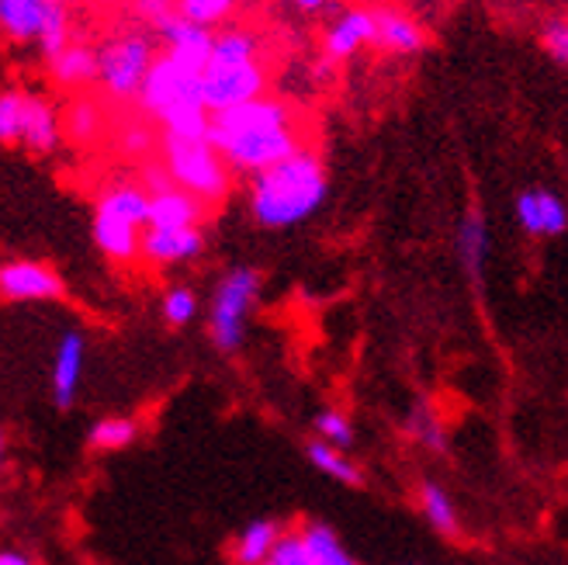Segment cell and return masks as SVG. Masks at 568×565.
Wrapping results in <instances>:
<instances>
[{
  "instance_id": "1",
  "label": "cell",
  "mask_w": 568,
  "mask_h": 565,
  "mask_svg": "<svg viewBox=\"0 0 568 565\" xmlns=\"http://www.w3.org/2000/svg\"><path fill=\"white\" fill-rule=\"evenodd\" d=\"M326 167L316 150H302L264 174H253L246 188L250 215L264 230H288L312 219L326 202Z\"/></svg>"
},
{
  "instance_id": "2",
  "label": "cell",
  "mask_w": 568,
  "mask_h": 565,
  "mask_svg": "<svg viewBox=\"0 0 568 565\" xmlns=\"http://www.w3.org/2000/svg\"><path fill=\"white\" fill-rule=\"evenodd\" d=\"M160 163L170 171L174 184L194 194L205 209L219 205L233 188V171L225 157L212 147V139H160Z\"/></svg>"
},
{
  "instance_id": "3",
  "label": "cell",
  "mask_w": 568,
  "mask_h": 565,
  "mask_svg": "<svg viewBox=\"0 0 568 565\" xmlns=\"http://www.w3.org/2000/svg\"><path fill=\"white\" fill-rule=\"evenodd\" d=\"M101 56V91L111 101H139L142 83H146L153 63H156V49L146 32H115L98 46Z\"/></svg>"
},
{
  "instance_id": "4",
  "label": "cell",
  "mask_w": 568,
  "mask_h": 565,
  "mask_svg": "<svg viewBox=\"0 0 568 565\" xmlns=\"http://www.w3.org/2000/svg\"><path fill=\"white\" fill-rule=\"evenodd\" d=\"M261 295V274L253 268H233L219 278L212 305H209V336L215 351L233 354L243 344L250 309Z\"/></svg>"
},
{
  "instance_id": "5",
  "label": "cell",
  "mask_w": 568,
  "mask_h": 565,
  "mask_svg": "<svg viewBox=\"0 0 568 565\" xmlns=\"http://www.w3.org/2000/svg\"><path fill=\"white\" fill-rule=\"evenodd\" d=\"M284 125H298L295 108L288 101L264 94L257 101H246L240 108H230V111H219V115H212L209 139H212V147L219 150L222 143H230V139H240V135H250V132H264V129H284Z\"/></svg>"
},
{
  "instance_id": "6",
  "label": "cell",
  "mask_w": 568,
  "mask_h": 565,
  "mask_svg": "<svg viewBox=\"0 0 568 565\" xmlns=\"http://www.w3.org/2000/svg\"><path fill=\"white\" fill-rule=\"evenodd\" d=\"M202 91H205V108L212 111V115H219V111H230V108H240L246 101L264 98L267 94V70L261 60L240 63V67L209 63Z\"/></svg>"
},
{
  "instance_id": "7",
  "label": "cell",
  "mask_w": 568,
  "mask_h": 565,
  "mask_svg": "<svg viewBox=\"0 0 568 565\" xmlns=\"http://www.w3.org/2000/svg\"><path fill=\"white\" fill-rule=\"evenodd\" d=\"M0 295L8 302H49L63 295V278L42 261H8L0 268Z\"/></svg>"
},
{
  "instance_id": "8",
  "label": "cell",
  "mask_w": 568,
  "mask_h": 565,
  "mask_svg": "<svg viewBox=\"0 0 568 565\" xmlns=\"http://www.w3.org/2000/svg\"><path fill=\"white\" fill-rule=\"evenodd\" d=\"M517 222L534 240H555L568 233V205L548 188H527L517 194Z\"/></svg>"
},
{
  "instance_id": "9",
  "label": "cell",
  "mask_w": 568,
  "mask_h": 565,
  "mask_svg": "<svg viewBox=\"0 0 568 565\" xmlns=\"http://www.w3.org/2000/svg\"><path fill=\"white\" fill-rule=\"evenodd\" d=\"M83 357H88V344H83L80 330H67L60 341H55V354H52V372H49V385H52V403L60 410H70L77 392H80V379H83Z\"/></svg>"
},
{
  "instance_id": "10",
  "label": "cell",
  "mask_w": 568,
  "mask_h": 565,
  "mask_svg": "<svg viewBox=\"0 0 568 565\" xmlns=\"http://www.w3.org/2000/svg\"><path fill=\"white\" fill-rule=\"evenodd\" d=\"M375 46V21H372V8H347L339 14L323 36V56L329 63H347L364 49Z\"/></svg>"
},
{
  "instance_id": "11",
  "label": "cell",
  "mask_w": 568,
  "mask_h": 565,
  "mask_svg": "<svg viewBox=\"0 0 568 565\" xmlns=\"http://www.w3.org/2000/svg\"><path fill=\"white\" fill-rule=\"evenodd\" d=\"M63 143V115L45 94L24 91V115H21V147L28 153H52Z\"/></svg>"
},
{
  "instance_id": "12",
  "label": "cell",
  "mask_w": 568,
  "mask_h": 565,
  "mask_svg": "<svg viewBox=\"0 0 568 565\" xmlns=\"http://www.w3.org/2000/svg\"><path fill=\"white\" fill-rule=\"evenodd\" d=\"M372 21H375V46L392 52V56H416L426 49V32L423 24L406 14L403 8L392 4H375L372 8Z\"/></svg>"
},
{
  "instance_id": "13",
  "label": "cell",
  "mask_w": 568,
  "mask_h": 565,
  "mask_svg": "<svg viewBox=\"0 0 568 565\" xmlns=\"http://www.w3.org/2000/svg\"><path fill=\"white\" fill-rule=\"evenodd\" d=\"M202 250H205L202 230H156V225H150L146 236H142L139 261H146L150 268H174L194 261Z\"/></svg>"
},
{
  "instance_id": "14",
  "label": "cell",
  "mask_w": 568,
  "mask_h": 565,
  "mask_svg": "<svg viewBox=\"0 0 568 565\" xmlns=\"http://www.w3.org/2000/svg\"><path fill=\"white\" fill-rule=\"evenodd\" d=\"M45 67H49L52 83L63 91H88L94 83H101V56H98V46H88V42H70Z\"/></svg>"
},
{
  "instance_id": "15",
  "label": "cell",
  "mask_w": 568,
  "mask_h": 565,
  "mask_svg": "<svg viewBox=\"0 0 568 565\" xmlns=\"http://www.w3.org/2000/svg\"><path fill=\"white\" fill-rule=\"evenodd\" d=\"M52 14V0H0V32L8 42H36L42 39Z\"/></svg>"
},
{
  "instance_id": "16",
  "label": "cell",
  "mask_w": 568,
  "mask_h": 565,
  "mask_svg": "<svg viewBox=\"0 0 568 565\" xmlns=\"http://www.w3.org/2000/svg\"><path fill=\"white\" fill-rule=\"evenodd\" d=\"M489 219L481 209H468L458 222V258H462V268L465 274L481 285L486 281V264H489Z\"/></svg>"
},
{
  "instance_id": "17",
  "label": "cell",
  "mask_w": 568,
  "mask_h": 565,
  "mask_svg": "<svg viewBox=\"0 0 568 565\" xmlns=\"http://www.w3.org/2000/svg\"><path fill=\"white\" fill-rule=\"evenodd\" d=\"M284 531L277 521L271 517H257V521H250L246 527L236 531V538L230 545V562L233 565H267L271 555L277 552L281 538H284Z\"/></svg>"
},
{
  "instance_id": "18",
  "label": "cell",
  "mask_w": 568,
  "mask_h": 565,
  "mask_svg": "<svg viewBox=\"0 0 568 565\" xmlns=\"http://www.w3.org/2000/svg\"><path fill=\"white\" fill-rule=\"evenodd\" d=\"M205 205L194 194L181 191L178 184L153 194V215L150 225L156 230H202Z\"/></svg>"
},
{
  "instance_id": "19",
  "label": "cell",
  "mask_w": 568,
  "mask_h": 565,
  "mask_svg": "<svg viewBox=\"0 0 568 565\" xmlns=\"http://www.w3.org/2000/svg\"><path fill=\"white\" fill-rule=\"evenodd\" d=\"M295 534L302 538L308 558L316 562V565H361V562L347 552L344 538H339V534H336L333 527L320 524V521H302V524L295 527Z\"/></svg>"
},
{
  "instance_id": "20",
  "label": "cell",
  "mask_w": 568,
  "mask_h": 565,
  "mask_svg": "<svg viewBox=\"0 0 568 565\" xmlns=\"http://www.w3.org/2000/svg\"><path fill=\"white\" fill-rule=\"evenodd\" d=\"M416 503H419V514L423 521L430 524L437 534H444V538H458L462 534V517H458V506H454L450 493L437 483H419L416 490Z\"/></svg>"
},
{
  "instance_id": "21",
  "label": "cell",
  "mask_w": 568,
  "mask_h": 565,
  "mask_svg": "<svg viewBox=\"0 0 568 565\" xmlns=\"http://www.w3.org/2000/svg\"><path fill=\"white\" fill-rule=\"evenodd\" d=\"M104 132V111L91 98H73L63 111V135L73 147H91Z\"/></svg>"
},
{
  "instance_id": "22",
  "label": "cell",
  "mask_w": 568,
  "mask_h": 565,
  "mask_svg": "<svg viewBox=\"0 0 568 565\" xmlns=\"http://www.w3.org/2000/svg\"><path fill=\"white\" fill-rule=\"evenodd\" d=\"M305 458L312 462V468H316V472L336 478V483H344V486H361L364 483V472L354 465V458L347 455V451H339V447H333V444H326L320 437H312L305 444Z\"/></svg>"
},
{
  "instance_id": "23",
  "label": "cell",
  "mask_w": 568,
  "mask_h": 565,
  "mask_svg": "<svg viewBox=\"0 0 568 565\" xmlns=\"http://www.w3.org/2000/svg\"><path fill=\"white\" fill-rule=\"evenodd\" d=\"M261 56V39L250 28H225L215 36L212 63L215 67H240V63H257Z\"/></svg>"
},
{
  "instance_id": "24",
  "label": "cell",
  "mask_w": 568,
  "mask_h": 565,
  "mask_svg": "<svg viewBox=\"0 0 568 565\" xmlns=\"http://www.w3.org/2000/svg\"><path fill=\"white\" fill-rule=\"evenodd\" d=\"M406 434L426 447V451H434V455H440V451H447V431H444V420L434 413V406H413L409 416H406Z\"/></svg>"
},
{
  "instance_id": "25",
  "label": "cell",
  "mask_w": 568,
  "mask_h": 565,
  "mask_svg": "<svg viewBox=\"0 0 568 565\" xmlns=\"http://www.w3.org/2000/svg\"><path fill=\"white\" fill-rule=\"evenodd\" d=\"M139 423L132 416H104L88 431V444L94 451H122L135 441Z\"/></svg>"
},
{
  "instance_id": "26",
  "label": "cell",
  "mask_w": 568,
  "mask_h": 565,
  "mask_svg": "<svg viewBox=\"0 0 568 565\" xmlns=\"http://www.w3.org/2000/svg\"><path fill=\"white\" fill-rule=\"evenodd\" d=\"M156 36L163 39V49H209V52L215 49V32H212V28L191 24L181 14L170 18Z\"/></svg>"
},
{
  "instance_id": "27",
  "label": "cell",
  "mask_w": 568,
  "mask_h": 565,
  "mask_svg": "<svg viewBox=\"0 0 568 565\" xmlns=\"http://www.w3.org/2000/svg\"><path fill=\"white\" fill-rule=\"evenodd\" d=\"M197 305L202 302H197L191 285H170L160 299V316L166 326L181 330V326H191L197 320Z\"/></svg>"
},
{
  "instance_id": "28",
  "label": "cell",
  "mask_w": 568,
  "mask_h": 565,
  "mask_svg": "<svg viewBox=\"0 0 568 565\" xmlns=\"http://www.w3.org/2000/svg\"><path fill=\"white\" fill-rule=\"evenodd\" d=\"M236 11V0H178V14L191 24L215 28Z\"/></svg>"
},
{
  "instance_id": "29",
  "label": "cell",
  "mask_w": 568,
  "mask_h": 565,
  "mask_svg": "<svg viewBox=\"0 0 568 565\" xmlns=\"http://www.w3.org/2000/svg\"><path fill=\"white\" fill-rule=\"evenodd\" d=\"M312 431H316L320 441H326L339 451H347L354 444V423L344 410H323L316 416V423H312Z\"/></svg>"
},
{
  "instance_id": "30",
  "label": "cell",
  "mask_w": 568,
  "mask_h": 565,
  "mask_svg": "<svg viewBox=\"0 0 568 565\" xmlns=\"http://www.w3.org/2000/svg\"><path fill=\"white\" fill-rule=\"evenodd\" d=\"M21 115H24V91L8 88L0 94V143L21 147Z\"/></svg>"
},
{
  "instance_id": "31",
  "label": "cell",
  "mask_w": 568,
  "mask_h": 565,
  "mask_svg": "<svg viewBox=\"0 0 568 565\" xmlns=\"http://www.w3.org/2000/svg\"><path fill=\"white\" fill-rule=\"evenodd\" d=\"M541 46L558 67H568V18H551L541 28Z\"/></svg>"
},
{
  "instance_id": "32",
  "label": "cell",
  "mask_w": 568,
  "mask_h": 565,
  "mask_svg": "<svg viewBox=\"0 0 568 565\" xmlns=\"http://www.w3.org/2000/svg\"><path fill=\"white\" fill-rule=\"evenodd\" d=\"M150 147H153V132H150L146 122H129V125H122V132H119V150L125 157H146Z\"/></svg>"
},
{
  "instance_id": "33",
  "label": "cell",
  "mask_w": 568,
  "mask_h": 565,
  "mask_svg": "<svg viewBox=\"0 0 568 565\" xmlns=\"http://www.w3.org/2000/svg\"><path fill=\"white\" fill-rule=\"evenodd\" d=\"M267 565H316L308 558V552H305V545H302V538L295 531H288L281 538V545H277V552L271 555V562Z\"/></svg>"
},
{
  "instance_id": "34",
  "label": "cell",
  "mask_w": 568,
  "mask_h": 565,
  "mask_svg": "<svg viewBox=\"0 0 568 565\" xmlns=\"http://www.w3.org/2000/svg\"><path fill=\"white\" fill-rule=\"evenodd\" d=\"M135 11H139L142 21L153 24L160 32L170 18H178V0H135Z\"/></svg>"
},
{
  "instance_id": "35",
  "label": "cell",
  "mask_w": 568,
  "mask_h": 565,
  "mask_svg": "<svg viewBox=\"0 0 568 565\" xmlns=\"http://www.w3.org/2000/svg\"><path fill=\"white\" fill-rule=\"evenodd\" d=\"M288 4L295 8V11H305V14H316V11H323L329 0H288Z\"/></svg>"
},
{
  "instance_id": "36",
  "label": "cell",
  "mask_w": 568,
  "mask_h": 565,
  "mask_svg": "<svg viewBox=\"0 0 568 565\" xmlns=\"http://www.w3.org/2000/svg\"><path fill=\"white\" fill-rule=\"evenodd\" d=\"M0 565H36V562L28 558L24 552H14V548H8V552H0Z\"/></svg>"
},
{
  "instance_id": "37",
  "label": "cell",
  "mask_w": 568,
  "mask_h": 565,
  "mask_svg": "<svg viewBox=\"0 0 568 565\" xmlns=\"http://www.w3.org/2000/svg\"><path fill=\"white\" fill-rule=\"evenodd\" d=\"M52 4H63V8H70V4H91V0H52Z\"/></svg>"
}]
</instances>
